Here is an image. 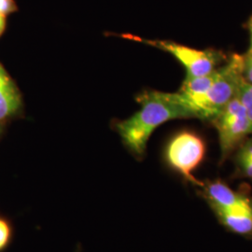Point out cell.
<instances>
[{
	"label": "cell",
	"mask_w": 252,
	"mask_h": 252,
	"mask_svg": "<svg viewBox=\"0 0 252 252\" xmlns=\"http://www.w3.org/2000/svg\"><path fill=\"white\" fill-rule=\"evenodd\" d=\"M237 161L244 174L247 177L252 179V155L244 153L242 151H239Z\"/></svg>",
	"instance_id": "10"
},
{
	"label": "cell",
	"mask_w": 252,
	"mask_h": 252,
	"mask_svg": "<svg viewBox=\"0 0 252 252\" xmlns=\"http://www.w3.org/2000/svg\"><path fill=\"white\" fill-rule=\"evenodd\" d=\"M206 192L209 202L219 207L236 209V210H252L251 201L242 194L230 189L220 181L211 182L206 187Z\"/></svg>",
	"instance_id": "6"
},
{
	"label": "cell",
	"mask_w": 252,
	"mask_h": 252,
	"mask_svg": "<svg viewBox=\"0 0 252 252\" xmlns=\"http://www.w3.org/2000/svg\"><path fill=\"white\" fill-rule=\"evenodd\" d=\"M136 101L141 108L116 124L124 144L136 156L144 154L148 141L158 126L174 119L194 118L189 110L173 102L167 93L148 91L140 94Z\"/></svg>",
	"instance_id": "1"
},
{
	"label": "cell",
	"mask_w": 252,
	"mask_h": 252,
	"mask_svg": "<svg viewBox=\"0 0 252 252\" xmlns=\"http://www.w3.org/2000/svg\"><path fill=\"white\" fill-rule=\"evenodd\" d=\"M216 127L221 160L232 153L247 135L252 134V125L237 95L212 119Z\"/></svg>",
	"instance_id": "4"
},
{
	"label": "cell",
	"mask_w": 252,
	"mask_h": 252,
	"mask_svg": "<svg viewBox=\"0 0 252 252\" xmlns=\"http://www.w3.org/2000/svg\"><path fill=\"white\" fill-rule=\"evenodd\" d=\"M248 27H249V30H250V34H251V46H250V49H252V16L249 21V24H248Z\"/></svg>",
	"instance_id": "15"
},
{
	"label": "cell",
	"mask_w": 252,
	"mask_h": 252,
	"mask_svg": "<svg viewBox=\"0 0 252 252\" xmlns=\"http://www.w3.org/2000/svg\"><path fill=\"white\" fill-rule=\"evenodd\" d=\"M244 55H232L225 64L219 68L216 80L207 94L194 99H184L178 93H167L170 99L189 110L194 118L213 119L237 95L243 81Z\"/></svg>",
	"instance_id": "2"
},
{
	"label": "cell",
	"mask_w": 252,
	"mask_h": 252,
	"mask_svg": "<svg viewBox=\"0 0 252 252\" xmlns=\"http://www.w3.org/2000/svg\"><path fill=\"white\" fill-rule=\"evenodd\" d=\"M20 105L21 98L18 90L0 64V122L15 114Z\"/></svg>",
	"instance_id": "8"
},
{
	"label": "cell",
	"mask_w": 252,
	"mask_h": 252,
	"mask_svg": "<svg viewBox=\"0 0 252 252\" xmlns=\"http://www.w3.org/2000/svg\"><path fill=\"white\" fill-rule=\"evenodd\" d=\"M10 238V227L9 223L0 219V251H2L8 243Z\"/></svg>",
	"instance_id": "12"
},
{
	"label": "cell",
	"mask_w": 252,
	"mask_h": 252,
	"mask_svg": "<svg viewBox=\"0 0 252 252\" xmlns=\"http://www.w3.org/2000/svg\"><path fill=\"white\" fill-rule=\"evenodd\" d=\"M217 216L223 225L237 234L252 233V210H236L219 207L210 203Z\"/></svg>",
	"instance_id": "7"
},
{
	"label": "cell",
	"mask_w": 252,
	"mask_h": 252,
	"mask_svg": "<svg viewBox=\"0 0 252 252\" xmlns=\"http://www.w3.org/2000/svg\"><path fill=\"white\" fill-rule=\"evenodd\" d=\"M136 39L172 54L185 67L186 78H196L213 72L225 59L223 53L212 49L198 50L167 40Z\"/></svg>",
	"instance_id": "5"
},
{
	"label": "cell",
	"mask_w": 252,
	"mask_h": 252,
	"mask_svg": "<svg viewBox=\"0 0 252 252\" xmlns=\"http://www.w3.org/2000/svg\"><path fill=\"white\" fill-rule=\"evenodd\" d=\"M6 27V15L0 13V36L3 34Z\"/></svg>",
	"instance_id": "14"
},
{
	"label": "cell",
	"mask_w": 252,
	"mask_h": 252,
	"mask_svg": "<svg viewBox=\"0 0 252 252\" xmlns=\"http://www.w3.org/2000/svg\"><path fill=\"white\" fill-rule=\"evenodd\" d=\"M237 97L242 103L249 120L252 125V84L247 82L245 80L241 81L237 92Z\"/></svg>",
	"instance_id": "9"
},
{
	"label": "cell",
	"mask_w": 252,
	"mask_h": 252,
	"mask_svg": "<svg viewBox=\"0 0 252 252\" xmlns=\"http://www.w3.org/2000/svg\"><path fill=\"white\" fill-rule=\"evenodd\" d=\"M17 9L13 0H0V13L7 15Z\"/></svg>",
	"instance_id": "13"
},
{
	"label": "cell",
	"mask_w": 252,
	"mask_h": 252,
	"mask_svg": "<svg viewBox=\"0 0 252 252\" xmlns=\"http://www.w3.org/2000/svg\"><path fill=\"white\" fill-rule=\"evenodd\" d=\"M243 77L245 81L252 84V49L244 55Z\"/></svg>",
	"instance_id": "11"
},
{
	"label": "cell",
	"mask_w": 252,
	"mask_h": 252,
	"mask_svg": "<svg viewBox=\"0 0 252 252\" xmlns=\"http://www.w3.org/2000/svg\"><path fill=\"white\" fill-rule=\"evenodd\" d=\"M206 144L197 134L183 131L172 137L165 149V159L173 169L191 183L201 185L193 172L204 160Z\"/></svg>",
	"instance_id": "3"
}]
</instances>
